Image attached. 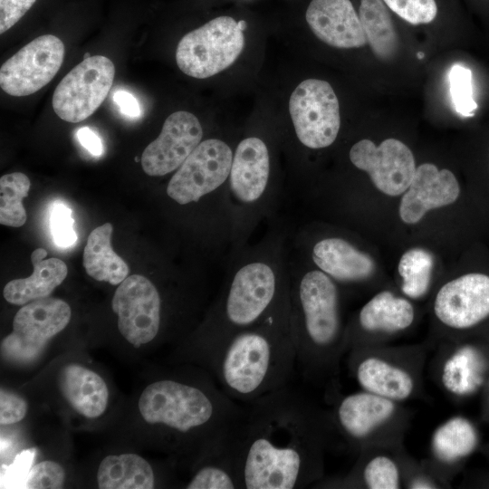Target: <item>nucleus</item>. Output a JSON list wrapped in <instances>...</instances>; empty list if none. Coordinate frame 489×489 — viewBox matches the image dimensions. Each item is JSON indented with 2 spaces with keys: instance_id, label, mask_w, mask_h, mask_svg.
Returning a JSON list of instances; mask_svg holds the SVG:
<instances>
[{
  "instance_id": "f257e3e1",
  "label": "nucleus",
  "mask_w": 489,
  "mask_h": 489,
  "mask_svg": "<svg viewBox=\"0 0 489 489\" xmlns=\"http://www.w3.org/2000/svg\"><path fill=\"white\" fill-rule=\"evenodd\" d=\"M235 425L243 489H296L321 472L323 423L289 385L243 404Z\"/></svg>"
},
{
  "instance_id": "f03ea898",
  "label": "nucleus",
  "mask_w": 489,
  "mask_h": 489,
  "mask_svg": "<svg viewBox=\"0 0 489 489\" xmlns=\"http://www.w3.org/2000/svg\"><path fill=\"white\" fill-rule=\"evenodd\" d=\"M291 234L274 217L258 241L228 255L220 292L194 345L206 364L229 337L261 321L288 293Z\"/></svg>"
},
{
  "instance_id": "7ed1b4c3",
  "label": "nucleus",
  "mask_w": 489,
  "mask_h": 489,
  "mask_svg": "<svg viewBox=\"0 0 489 489\" xmlns=\"http://www.w3.org/2000/svg\"><path fill=\"white\" fill-rule=\"evenodd\" d=\"M207 365L221 389L240 404L288 386L296 366L289 292L261 321L229 337Z\"/></svg>"
},
{
  "instance_id": "20e7f679",
  "label": "nucleus",
  "mask_w": 489,
  "mask_h": 489,
  "mask_svg": "<svg viewBox=\"0 0 489 489\" xmlns=\"http://www.w3.org/2000/svg\"><path fill=\"white\" fill-rule=\"evenodd\" d=\"M139 409L147 423L175 440V446H191L198 456L237 423L244 408L206 377L197 383L170 378L154 381L142 391Z\"/></svg>"
},
{
  "instance_id": "39448f33",
  "label": "nucleus",
  "mask_w": 489,
  "mask_h": 489,
  "mask_svg": "<svg viewBox=\"0 0 489 489\" xmlns=\"http://www.w3.org/2000/svg\"><path fill=\"white\" fill-rule=\"evenodd\" d=\"M290 322L296 363L307 379L333 370L343 331L337 283L292 249Z\"/></svg>"
},
{
  "instance_id": "423d86ee",
  "label": "nucleus",
  "mask_w": 489,
  "mask_h": 489,
  "mask_svg": "<svg viewBox=\"0 0 489 489\" xmlns=\"http://www.w3.org/2000/svg\"><path fill=\"white\" fill-rule=\"evenodd\" d=\"M283 193L267 141L256 135L242 139L234 149L227 180L232 230L229 254L251 243L258 226L275 217Z\"/></svg>"
},
{
  "instance_id": "0eeeda50",
  "label": "nucleus",
  "mask_w": 489,
  "mask_h": 489,
  "mask_svg": "<svg viewBox=\"0 0 489 489\" xmlns=\"http://www.w3.org/2000/svg\"><path fill=\"white\" fill-rule=\"evenodd\" d=\"M244 21L218 16L187 33L176 50L178 68L197 79L214 76L233 64L244 46Z\"/></svg>"
},
{
  "instance_id": "6e6552de",
  "label": "nucleus",
  "mask_w": 489,
  "mask_h": 489,
  "mask_svg": "<svg viewBox=\"0 0 489 489\" xmlns=\"http://www.w3.org/2000/svg\"><path fill=\"white\" fill-rule=\"evenodd\" d=\"M289 111L295 138L305 149L317 150L336 140L340 116L338 98L325 81L307 79L294 89Z\"/></svg>"
},
{
  "instance_id": "1a4fd4ad",
  "label": "nucleus",
  "mask_w": 489,
  "mask_h": 489,
  "mask_svg": "<svg viewBox=\"0 0 489 489\" xmlns=\"http://www.w3.org/2000/svg\"><path fill=\"white\" fill-rule=\"evenodd\" d=\"M71 314L61 299L45 297L24 304L14 318L13 331L1 341L3 357L16 363L34 361L48 340L67 326Z\"/></svg>"
},
{
  "instance_id": "9d476101",
  "label": "nucleus",
  "mask_w": 489,
  "mask_h": 489,
  "mask_svg": "<svg viewBox=\"0 0 489 489\" xmlns=\"http://www.w3.org/2000/svg\"><path fill=\"white\" fill-rule=\"evenodd\" d=\"M115 66L103 55L83 59L54 90L52 104L57 116L68 122L82 121L92 115L107 97Z\"/></svg>"
},
{
  "instance_id": "9b49d317",
  "label": "nucleus",
  "mask_w": 489,
  "mask_h": 489,
  "mask_svg": "<svg viewBox=\"0 0 489 489\" xmlns=\"http://www.w3.org/2000/svg\"><path fill=\"white\" fill-rule=\"evenodd\" d=\"M291 246L336 283H360L374 273L372 258L340 235H313L304 225L292 230Z\"/></svg>"
},
{
  "instance_id": "f8f14e48",
  "label": "nucleus",
  "mask_w": 489,
  "mask_h": 489,
  "mask_svg": "<svg viewBox=\"0 0 489 489\" xmlns=\"http://www.w3.org/2000/svg\"><path fill=\"white\" fill-rule=\"evenodd\" d=\"M111 307L118 315L120 334L134 346L152 341L163 321V298L147 277L132 274L123 280L114 292Z\"/></svg>"
},
{
  "instance_id": "ddd939ff",
  "label": "nucleus",
  "mask_w": 489,
  "mask_h": 489,
  "mask_svg": "<svg viewBox=\"0 0 489 489\" xmlns=\"http://www.w3.org/2000/svg\"><path fill=\"white\" fill-rule=\"evenodd\" d=\"M64 53V44L57 36L43 34L36 37L2 64L1 89L14 97L38 91L56 75Z\"/></svg>"
},
{
  "instance_id": "4468645a",
  "label": "nucleus",
  "mask_w": 489,
  "mask_h": 489,
  "mask_svg": "<svg viewBox=\"0 0 489 489\" xmlns=\"http://www.w3.org/2000/svg\"><path fill=\"white\" fill-rule=\"evenodd\" d=\"M349 158L356 168L369 174L379 191L388 196L404 193L417 168L412 151L396 139H387L379 146L369 139H360L350 149Z\"/></svg>"
},
{
  "instance_id": "2eb2a0df",
  "label": "nucleus",
  "mask_w": 489,
  "mask_h": 489,
  "mask_svg": "<svg viewBox=\"0 0 489 489\" xmlns=\"http://www.w3.org/2000/svg\"><path fill=\"white\" fill-rule=\"evenodd\" d=\"M203 136L202 125L194 114L184 110L173 112L141 155L144 172L150 177L175 172L204 140Z\"/></svg>"
},
{
  "instance_id": "dca6fc26",
  "label": "nucleus",
  "mask_w": 489,
  "mask_h": 489,
  "mask_svg": "<svg viewBox=\"0 0 489 489\" xmlns=\"http://www.w3.org/2000/svg\"><path fill=\"white\" fill-rule=\"evenodd\" d=\"M434 310L445 325L457 330L472 328L489 317V274L469 273L444 284Z\"/></svg>"
},
{
  "instance_id": "f3484780",
  "label": "nucleus",
  "mask_w": 489,
  "mask_h": 489,
  "mask_svg": "<svg viewBox=\"0 0 489 489\" xmlns=\"http://www.w3.org/2000/svg\"><path fill=\"white\" fill-rule=\"evenodd\" d=\"M459 195L460 186L450 170H439L431 163L422 164L416 168L401 198L400 218L407 224H416L427 211L453 204Z\"/></svg>"
},
{
  "instance_id": "a211bd4d",
  "label": "nucleus",
  "mask_w": 489,
  "mask_h": 489,
  "mask_svg": "<svg viewBox=\"0 0 489 489\" xmlns=\"http://www.w3.org/2000/svg\"><path fill=\"white\" fill-rule=\"evenodd\" d=\"M305 18L312 33L328 45L351 49L367 43L360 16L350 0H312Z\"/></svg>"
},
{
  "instance_id": "6ab92c4d",
  "label": "nucleus",
  "mask_w": 489,
  "mask_h": 489,
  "mask_svg": "<svg viewBox=\"0 0 489 489\" xmlns=\"http://www.w3.org/2000/svg\"><path fill=\"white\" fill-rule=\"evenodd\" d=\"M235 425L197 456L198 466L187 484V489H243Z\"/></svg>"
},
{
  "instance_id": "aec40b11",
  "label": "nucleus",
  "mask_w": 489,
  "mask_h": 489,
  "mask_svg": "<svg viewBox=\"0 0 489 489\" xmlns=\"http://www.w3.org/2000/svg\"><path fill=\"white\" fill-rule=\"evenodd\" d=\"M393 400L371 392H357L342 398L336 406L339 427L350 438L361 440L394 413Z\"/></svg>"
},
{
  "instance_id": "412c9836",
  "label": "nucleus",
  "mask_w": 489,
  "mask_h": 489,
  "mask_svg": "<svg viewBox=\"0 0 489 489\" xmlns=\"http://www.w3.org/2000/svg\"><path fill=\"white\" fill-rule=\"evenodd\" d=\"M59 388L71 407L87 418H96L106 410L107 385L100 375L87 368L77 364L63 367Z\"/></svg>"
},
{
  "instance_id": "4be33fe9",
  "label": "nucleus",
  "mask_w": 489,
  "mask_h": 489,
  "mask_svg": "<svg viewBox=\"0 0 489 489\" xmlns=\"http://www.w3.org/2000/svg\"><path fill=\"white\" fill-rule=\"evenodd\" d=\"M47 251L36 248L31 254L33 273L26 278L15 279L4 288V298L11 304L23 305L48 297L66 278L68 269L58 258L44 259Z\"/></svg>"
},
{
  "instance_id": "5701e85b",
  "label": "nucleus",
  "mask_w": 489,
  "mask_h": 489,
  "mask_svg": "<svg viewBox=\"0 0 489 489\" xmlns=\"http://www.w3.org/2000/svg\"><path fill=\"white\" fill-rule=\"evenodd\" d=\"M111 224L105 223L90 234L83 251V266L91 278L120 284L129 272L126 262L111 247Z\"/></svg>"
},
{
  "instance_id": "b1692460",
  "label": "nucleus",
  "mask_w": 489,
  "mask_h": 489,
  "mask_svg": "<svg viewBox=\"0 0 489 489\" xmlns=\"http://www.w3.org/2000/svg\"><path fill=\"white\" fill-rule=\"evenodd\" d=\"M101 489H151L155 487V473L150 464L136 454L108 455L97 472Z\"/></svg>"
},
{
  "instance_id": "393cba45",
  "label": "nucleus",
  "mask_w": 489,
  "mask_h": 489,
  "mask_svg": "<svg viewBox=\"0 0 489 489\" xmlns=\"http://www.w3.org/2000/svg\"><path fill=\"white\" fill-rule=\"evenodd\" d=\"M355 374L364 390L393 401L408 398L414 388L413 379L407 371L379 358L360 360Z\"/></svg>"
},
{
  "instance_id": "a878e982",
  "label": "nucleus",
  "mask_w": 489,
  "mask_h": 489,
  "mask_svg": "<svg viewBox=\"0 0 489 489\" xmlns=\"http://www.w3.org/2000/svg\"><path fill=\"white\" fill-rule=\"evenodd\" d=\"M414 320V308L406 299L382 291L360 311L358 324L368 332H394L405 330Z\"/></svg>"
},
{
  "instance_id": "bb28decb",
  "label": "nucleus",
  "mask_w": 489,
  "mask_h": 489,
  "mask_svg": "<svg viewBox=\"0 0 489 489\" xmlns=\"http://www.w3.org/2000/svg\"><path fill=\"white\" fill-rule=\"evenodd\" d=\"M360 20L369 47L381 61L395 57L398 36L388 6L382 0H360Z\"/></svg>"
},
{
  "instance_id": "cd10ccee",
  "label": "nucleus",
  "mask_w": 489,
  "mask_h": 489,
  "mask_svg": "<svg viewBox=\"0 0 489 489\" xmlns=\"http://www.w3.org/2000/svg\"><path fill=\"white\" fill-rule=\"evenodd\" d=\"M477 435L465 418L454 417L440 426L434 433L432 446L435 455L444 462H455L475 448Z\"/></svg>"
},
{
  "instance_id": "c85d7f7f",
  "label": "nucleus",
  "mask_w": 489,
  "mask_h": 489,
  "mask_svg": "<svg viewBox=\"0 0 489 489\" xmlns=\"http://www.w3.org/2000/svg\"><path fill=\"white\" fill-rule=\"evenodd\" d=\"M31 182L21 172L5 174L0 178V223L12 227L22 226L26 212L22 200L28 196Z\"/></svg>"
},
{
  "instance_id": "c756f323",
  "label": "nucleus",
  "mask_w": 489,
  "mask_h": 489,
  "mask_svg": "<svg viewBox=\"0 0 489 489\" xmlns=\"http://www.w3.org/2000/svg\"><path fill=\"white\" fill-rule=\"evenodd\" d=\"M434 259L424 249L414 248L406 252L398 263V273L402 277V291L410 298L422 297L428 290Z\"/></svg>"
},
{
  "instance_id": "7c9ffc66",
  "label": "nucleus",
  "mask_w": 489,
  "mask_h": 489,
  "mask_svg": "<svg viewBox=\"0 0 489 489\" xmlns=\"http://www.w3.org/2000/svg\"><path fill=\"white\" fill-rule=\"evenodd\" d=\"M477 358L470 350H462L445 365L443 382L450 391L463 394L473 389L478 382Z\"/></svg>"
},
{
  "instance_id": "2f4dec72",
  "label": "nucleus",
  "mask_w": 489,
  "mask_h": 489,
  "mask_svg": "<svg viewBox=\"0 0 489 489\" xmlns=\"http://www.w3.org/2000/svg\"><path fill=\"white\" fill-rule=\"evenodd\" d=\"M448 81L455 111L464 117L473 116L477 104L473 97L471 70L461 64H455L449 71Z\"/></svg>"
},
{
  "instance_id": "473e14b6",
  "label": "nucleus",
  "mask_w": 489,
  "mask_h": 489,
  "mask_svg": "<svg viewBox=\"0 0 489 489\" xmlns=\"http://www.w3.org/2000/svg\"><path fill=\"white\" fill-rule=\"evenodd\" d=\"M362 478L370 489H397L399 487V473L390 458L379 455L370 459L362 471Z\"/></svg>"
},
{
  "instance_id": "72a5a7b5",
  "label": "nucleus",
  "mask_w": 489,
  "mask_h": 489,
  "mask_svg": "<svg viewBox=\"0 0 489 489\" xmlns=\"http://www.w3.org/2000/svg\"><path fill=\"white\" fill-rule=\"evenodd\" d=\"M386 5L408 23L417 25L431 23L436 16L435 0H382Z\"/></svg>"
},
{
  "instance_id": "f704fd0d",
  "label": "nucleus",
  "mask_w": 489,
  "mask_h": 489,
  "mask_svg": "<svg viewBox=\"0 0 489 489\" xmlns=\"http://www.w3.org/2000/svg\"><path fill=\"white\" fill-rule=\"evenodd\" d=\"M65 480V472L60 464L54 461H43L34 465L29 471L24 488H62Z\"/></svg>"
},
{
  "instance_id": "c9c22d12",
  "label": "nucleus",
  "mask_w": 489,
  "mask_h": 489,
  "mask_svg": "<svg viewBox=\"0 0 489 489\" xmlns=\"http://www.w3.org/2000/svg\"><path fill=\"white\" fill-rule=\"evenodd\" d=\"M71 209L62 203L53 206L50 214V228L53 242L60 247L72 246L77 235L73 228Z\"/></svg>"
},
{
  "instance_id": "e433bc0d",
  "label": "nucleus",
  "mask_w": 489,
  "mask_h": 489,
  "mask_svg": "<svg viewBox=\"0 0 489 489\" xmlns=\"http://www.w3.org/2000/svg\"><path fill=\"white\" fill-rule=\"evenodd\" d=\"M34 449L21 452L4 474L2 487H22L31 469L34 458Z\"/></svg>"
},
{
  "instance_id": "4c0bfd02",
  "label": "nucleus",
  "mask_w": 489,
  "mask_h": 489,
  "mask_svg": "<svg viewBox=\"0 0 489 489\" xmlns=\"http://www.w3.org/2000/svg\"><path fill=\"white\" fill-rule=\"evenodd\" d=\"M27 404L20 396L1 389L0 392V423L11 425L21 421L26 415Z\"/></svg>"
},
{
  "instance_id": "58836bf2",
  "label": "nucleus",
  "mask_w": 489,
  "mask_h": 489,
  "mask_svg": "<svg viewBox=\"0 0 489 489\" xmlns=\"http://www.w3.org/2000/svg\"><path fill=\"white\" fill-rule=\"evenodd\" d=\"M36 0H0V34L13 27Z\"/></svg>"
},
{
  "instance_id": "ea45409f",
  "label": "nucleus",
  "mask_w": 489,
  "mask_h": 489,
  "mask_svg": "<svg viewBox=\"0 0 489 489\" xmlns=\"http://www.w3.org/2000/svg\"><path fill=\"white\" fill-rule=\"evenodd\" d=\"M112 101L118 106L120 111L130 118H139L141 109L137 99L129 91L118 90L112 95Z\"/></svg>"
},
{
  "instance_id": "a19ab883",
  "label": "nucleus",
  "mask_w": 489,
  "mask_h": 489,
  "mask_svg": "<svg viewBox=\"0 0 489 489\" xmlns=\"http://www.w3.org/2000/svg\"><path fill=\"white\" fill-rule=\"evenodd\" d=\"M76 137L81 145L94 157H100L103 153V145L100 137L90 128H80Z\"/></svg>"
},
{
  "instance_id": "79ce46f5",
  "label": "nucleus",
  "mask_w": 489,
  "mask_h": 489,
  "mask_svg": "<svg viewBox=\"0 0 489 489\" xmlns=\"http://www.w3.org/2000/svg\"><path fill=\"white\" fill-rule=\"evenodd\" d=\"M413 488H432L433 486H429L431 484H429L427 482H421V481H417L416 482L415 484H412Z\"/></svg>"
},
{
  "instance_id": "37998d69",
  "label": "nucleus",
  "mask_w": 489,
  "mask_h": 489,
  "mask_svg": "<svg viewBox=\"0 0 489 489\" xmlns=\"http://www.w3.org/2000/svg\"><path fill=\"white\" fill-rule=\"evenodd\" d=\"M423 57H424V53H417V58L422 59Z\"/></svg>"
},
{
  "instance_id": "c03bdc74",
  "label": "nucleus",
  "mask_w": 489,
  "mask_h": 489,
  "mask_svg": "<svg viewBox=\"0 0 489 489\" xmlns=\"http://www.w3.org/2000/svg\"><path fill=\"white\" fill-rule=\"evenodd\" d=\"M90 56H91V54H90L89 53H86L84 54V59L89 58Z\"/></svg>"
}]
</instances>
